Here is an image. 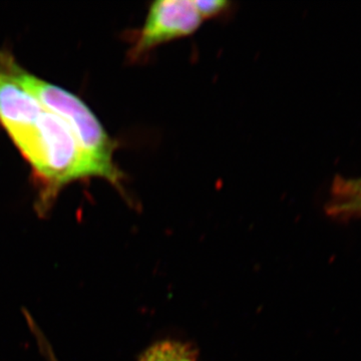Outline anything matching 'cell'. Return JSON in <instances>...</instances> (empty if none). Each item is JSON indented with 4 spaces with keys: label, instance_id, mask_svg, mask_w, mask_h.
<instances>
[{
    "label": "cell",
    "instance_id": "cell-1",
    "mask_svg": "<svg viewBox=\"0 0 361 361\" xmlns=\"http://www.w3.org/2000/svg\"><path fill=\"white\" fill-rule=\"evenodd\" d=\"M0 71L37 97L45 109L65 121L90 160L101 171L102 178L116 187H122L123 174L114 161L116 142L82 99L25 71L8 52L0 51Z\"/></svg>",
    "mask_w": 361,
    "mask_h": 361
},
{
    "label": "cell",
    "instance_id": "cell-2",
    "mask_svg": "<svg viewBox=\"0 0 361 361\" xmlns=\"http://www.w3.org/2000/svg\"><path fill=\"white\" fill-rule=\"evenodd\" d=\"M194 0H158L149 7L141 28L134 33L129 56L144 61L160 45L189 37L204 23Z\"/></svg>",
    "mask_w": 361,
    "mask_h": 361
},
{
    "label": "cell",
    "instance_id": "cell-3",
    "mask_svg": "<svg viewBox=\"0 0 361 361\" xmlns=\"http://www.w3.org/2000/svg\"><path fill=\"white\" fill-rule=\"evenodd\" d=\"M329 212L336 216L361 214V178H338L332 188Z\"/></svg>",
    "mask_w": 361,
    "mask_h": 361
},
{
    "label": "cell",
    "instance_id": "cell-4",
    "mask_svg": "<svg viewBox=\"0 0 361 361\" xmlns=\"http://www.w3.org/2000/svg\"><path fill=\"white\" fill-rule=\"evenodd\" d=\"M140 361H197L194 353L184 344L164 341L148 349Z\"/></svg>",
    "mask_w": 361,
    "mask_h": 361
},
{
    "label": "cell",
    "instance_id": "cell-5",
    "mask_svg": "<svg viewBox=\"0 0 361 361\" xmlns=\"http://www.w3.org/2000/svg\"><path fill=\"white\" fill-rule=\"evenodd\" d=\"M194 2L204 20L222 16L231 6L226 0H194Z\"/></svg>",
    "mask_w": 361,
    "mask_h": 361
}]
</instances>
